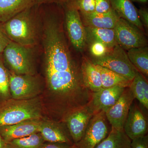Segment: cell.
Listing matches in <instances>:
<instances>
[{
	"mask_svg": "<svg viewBox=\"0 0 148 148\" xmlns=\"http://www.w3.org/2000/svg\"><path fill=\"white\" fill-rule=\"evenodd\" d=\"M46 79L54 105L63 109L86 106L92 92L85 85L79 64L71 54L63 27L64 11L49 5L41 11Z\"/></svg>",
	"mask_w": 148,
	"mask_h": 148,
	"instance_id": "cell-1",
	"label": "cell"
},
{
	"mask_svg": "<svg viewBox=\"0 0 148 148\" xmlns=\"http://www.w3.org/2000/svg\"><path fill=\"white\" fill-rule=\"evenodd\" d=\"M41 19L39 5H35L3 24V27L11 41L33 48L42 38Z\"/></svg>",
	"mask_w": 148,
	"mask_h": 148,
	"instance_id": "cell-2",
	"label": "cell"
},
{
	"mask_svg": "<svg viewBox=\"0 0 148 148\" xmlns=\"http://www.w3.org/2000/svg\"><path fill=\"white\" fill-rule=\"evenodd\" d=\"M42 114L41 104L37 97L27 100L10 98L0 105V127L40 119Z\"/></svg>",
	"mask_w": 148,
	"mask_h": 148,
	"instance_id": "cell-3",
	"label": "cell"
},
{
	"mask_svg": "<svg viewBox=\"0 0 148 148\" xmlns=\"http://www.w3.org/2000/svg\"><path fill=\"white\" fill-rule=\"evenodd\" d=\"M4 64L8 71L16 75L35 74L33 47L11 41L2 53Z\"/></svg>",
	"mask_w": 148,
	"mask_h": 148,
	"instance_id": "cell-4",
	"label": "cell"
},
{
	"mask_svg": "<svg viewBox=\"0 0 148 148\" xmlns=\"http://www.w3.org/2000/svg\"><path fill=\"white\" fill-rule=\"evenodd\" d=\"M92 63L110 69L132 81L138 71L124 49L116 44L102 57L94 58Z\"/></svg>",
	"mask_w": 148,
	"mask_h": 148,
	"instance_id": "cell-5",
	"label": "cell"
},
{
	"mask_svg": "<svg viewBox=\"0 0 148 148\" xmlns=\"http://www.w3.org/2000/svg\"><path fill=\"white\" fill-rule=\"evenodd\" d=\"M69 40L75 50L82 52L86 44V34L74 0L62 5Z\"/></svg>",
	"mask_w": 148,
	"mask_h": 148,
	"instance_id": "cell-6",
	"label": "cell"
},
{
	"mask_svg": "<svg viewBox=\"0 0 148 148\" xmlns=\"http://www.w3.org/2000/svg\"><path fill=\"white\" fill-rule=\"evenodd\" d=\"M108 121L104 112L94 114L88 124L82 138L76 145V148H94L108 136Z\"/></svg>",
	"mask_w": 148,
	"mask_h": 148,
	"instance_id": "cell-7",
	"label": "cell"
},
{
	"mask_svg": "<svg viewBox=\"0 0 148 148\" xmlns=\"http://www.w3.org/2000/svg\"><path fill=\"white\" fill-rule=\"evenodd\" d=\"M8 73L11 98L32 99L36 97L40 92V82L35 75H16L9 71Z\"/></svg>",
	"mask_w": 148,
	"mask_h": 148,
	"instance_id": "cell-8",
	"label": "cell"
},
{
	"mask_svg": "<svg viewBox=\"0 0 148 148\" xmlns=\"http://www.w3.org/2000/svg\"><path fill=\"white\" fill-rule=\"evenodd\" d=\"M113 29L116 44L123 49L129 50L147 45V40L142 31L123 18H118Z\"/></svg>",
	"mask_w": 148,
	"mask_h": 148,
	"instance_id": "cell-9",
	"label": "cell"
},
{
	"mask_svg": "<svg viewBox=\"0 0 148 148\" xmlns=\"http://www.w3.org/2000/svg\"><path fill=\"white\" fill-rule=\"evenodd\" d=\"M135 99L130 88H125L118 101L105 112L112 127L118 130H123L125 122Z\"/></svg>",
	"mask_w": 148,
	"mask_h": 148,
	"instance_id": "cell-10",
	"label": "cell"
},
{
	"mask_svg": "<svg viewBox=\"0 0 148 148\" xmlns=\"http://www.w3.org/2000/svg\"><path fill=\"white\" fill-rule=\"evenodd\" d=\"M94 114L89 103L82 108L73 112L66 118L65 122L75 145L82 138L88 124Z\"/></svg>",
	"mask_w": 148,
	"mask_h": 148,
	"instance_id": "cell-11",
	"label": "cell"
},
{
	"mask_svg": "<svg viewBox=\"0 0 148 148\" xmlns=\"http://www.w3.org/2000/svg\"><path fill=\"white\" fill-rule=\"evenodd\" d=\"M123 130L131 140L147 134V120L141 109L135 103H132L130 106Z\"/></svg>",
	"mask_w": 148,
	"mask_h": 148,
	"instance_id": "cell-12",
	"label": "cell"
},
{
	"mask_svg": "<svg viewBox=\"0 0 148 148\" xmlns=\"http://www.w3.org/2000/svg\"><path fill=\"white\" fill-rule=\"evenodd\" d=\"M40 119L28 120L0 127V136L6 143L39 132Z\"/></svg>",
	"mask_w": 148,
	"mask_h": 148,
	"instance_id": "cell-13",
	"label": "cell"
},
{
	"mask_svg": "<svg viewBox=\"0 0 148 148\" xmlns=\"http://www.w3.org/2000/svg\"><path fill=\"white\" fill-rule=\"evenodd\" d=\"M125 88L114 86L103 88L97 92H92V99L89 103L94 113L101 112H106L118 101Z\"/></svg>",
	"mask_w": 148,
	"mask_h": 148,
	"instance_id": "cell-14",
	"label": "cell"
},
{
	"mask_svg": "<svg viewBox=\"0 0 148 148\" xmlns=\"http://www.w3.org/2000/svg\"><path fill=\"white\" fill-rule=\"evenodd\" d=\"M39 132L45 142L75 145L68 128L55 121H41Z\"/></svg>",
	"mask_w": 148,
	"mask_h": 148,
	"instance_id": "cell-15",
	"label": "cell"
},
{
	"mask_svg": "<svg viewBox=\"0 0 148 148\" xmlns=\"http://www.w3.org/2000/svg\"><path fill=\"white\" fill-rule=\"evenodd\" d=\"M79 13L85 27L113 29L119 18L113 10L106 13Z\"/></svg>",
	"mask_w": 148,
	"mask_h": 148,
	"instance_id": "cell-16",
	"label": "cell"
},
{
	"mask_svg": "<svg viewBox=\"0 0 148 148\" xmlns=\"http://www.w3.org/2000/svg\"><path fill=\"white\" fill-rule=\"evenodd\" d=\"M112 8L118 16L143 31V27L138 15V10L131 0H110Z\"/></svg>",
	"mask_w": 148,
	"mask_h": 148,
	"instance_id": "cell-17",
	"label": "cell"
},
{
	"mask_svg": "<svg viewBox=\"0 0 148 148\" xmlns=\"http://www.w3.org/2000/svg\"><path fill=\"white\" fill-rule=\"evenodd\" d=\"M81 67L84 83L88 89L94 92L103 88L101 74L91 60L84 58Z\"/></svg>",
	"mask_w": 148,
	"mask_h": 148,
	"instance_id": "cell-18",
	"label": "cell"
},
{
	"mask_svg": "<svg viewBox=\"0 0 148 148\" xmlns=\"http://www.w3.org/2000/svg\"><path fill=\"white\" fill-rule=\"evenodd\" d=\"M35 5L34 0H0V22L5 23L22 11Z\"/></svg>",
	"mask_w": 148,
	"mask_h": 148,
	"instance_id": "cell-19",
	"label": "cell"
},
{
	"mask_svg": "<svg viewBox=\"0 0 148 148\" xmlns=\"http://www.w3.org/2000/svg\"><path fill=\"white\" fill-rule=\"evenodd\" d=\"M86 43L97 41L102 43L109 49L117 44L114 29L85 27Z\"/></svg>",
	"mask_w": 148,
	"mask_h": 148,
	"instance_id": "cell-20",
	"label": "cell"
},
{
	"mask_svg": "<svg viewBox=\"0 0 148 148\" xmlns=\"http://www.w3.org/2000/svg\"><path fill=\"white\" fill-rule=\"evenodd\" d=\"M131 143L124 130L112 127L108 136L94 148H131Z\"/></svg>",
	"mask_w": 148,
	"mask_h": 148,
	"instance_id": "cell-21",
	"label": "cell"
},
{
	"mask_svg": "<svg viewBox=\"0 0 148 148\" xmlns=\"http://www.w3.org/2000/svg\"><path fill=\"white\" fill-rule=\"evenodd\" d=\"M96 67L101 74L103 88L120 86L129 87L132 81L110 69L98 65Z\"/></svg>",
	"mask_w": 148,
	"mask_h": 148,
	"instance_id": "cell-22",
	"label": "cell"
},
{
	"mask_svg": "<svg viewBox=\"0 0 148 148\" xmlns=\"http://www.w3.org/2000/svg\"><path fill=\"white\" fill-rule=\"evenodd\" d=\"M130 61L138 72L146 76L148 75V48H135L128 50Z\"/></svg>",
	"mask_w": 148,
	"mask_h": 148,
	"instance_id": "cell-23",
	"label": "cell"
},
{
	"mask_svg": "<svg viewBox=\"0 0 148 148\" xmlns=\"http://www.w3.org/2000/svg\"><path fill=\"white\" fill-rule=\"evenodd\" d=\"M139 102L148 109V83L143 75L137 72L129 87Z\"/></svg>",
	"mask_w": 148,
	"mask_h": 148,
	"instance_id": "cell-24",
	"label": "cell"
},
{
	"mask_svg": "<svg viewBox=\"0 0 148 148\" xmlns=\"http://www.w3.org/2000/svg\"><path fill=\"white\" fill-rule=\"evenodd\" d=\"M45 143L40 132L7 143L8 148H42Z\"/></svg>",
	"mask_w": 148,
	"mask_h": 148,
	"instance_id": "cell-25",
	"label": "cell"
},
{
	"mask_svg": "<svg viewBox=\"0 0 148 148\" xmlns=\"http://www.w3.org/2000/svg\"><path fill=\"white\" fill-rule=\"evenodd\" d=\"M11 98L9 87L8 71L3 62L0 54V105Z\"/></svg>",
	"mask_w": 148,
	"mask_h": 148,
	"instance_id": "cell-26",
	"label": "cell"
},
{
	"mask_svg": "<svg viewBox=\"0 0 148 148\" xmlns=\"http://www.w3.org/2000/svg\"><path fill=\"white\" fill-rule=\"evenodd\" d=\"M75 4L80 13H91L95 12V0H74Z\"/></svg>",
	"mask_w": 148,
	"mask_h": 148,
	"instance_id": "cell-27",
	"label": "cell"
},
{
	"mask_svg": "<svg viewBox=\"0 0 148 148\" xmlns=\"http://www.w3.org/2000/svg\"><path fill=\"white\" fill-rule=\"evenodd\" d=\"M90 44V52L94 58L102 57L110 50L105 45L99 42H92Z\"/></svg>",
	"mask_w": 148,
	"mask_h": 148,
	"instance_id": "cell-28",
	"label": "cell"
},
{
	"mask_svg": "<svg viewBox=\"0 0 148 148\" xmlns=\"http://www.w3.org/2000/svg\"><path fill=\"white\" fill-rule=\"evenodd\" d=\"M95 12L99 13H106L112 10L110 0H95Z\"/></svg>",
	"mask_w": 148,
	"mask_h": 148,
	"instance_id": "cell-29",
	"label": "cell"
},
{
	"mask_svg": "<svg viewBox=\"0 0 148 148\" xmlns=\"http://www.w3.org/2000/svg\"><path fill=\"white\" fill-rule=\"evenodd\" d=\"M131 148H148V135L131 140Z\"/></svg>",
	"mask_w": 148,
	"mask_h": 148,
	"instance_id": "cell-30",
	"label": "cell"
},
{
	"mask_svg": "<svg viewBox=\"0 0 148 148\" xmlns=\"http://www.w3.org/2000/svg\"><path fill=\"white\" fill-rule=\"evenodd\" d=\"M10 41L4 29L3 23L0 22V54L3 53Z\"/></svg>",
	"mask_w": 148,
	"mask_h": 148,
	"instance_id": "cell-31",
	"label": "cell"
},
{
	"mask_svg": "<svg viewBox=\"0 0 148 148\" xmlns=\"http://www.w3.org/2000/svg\"><path fill=\"white\" fill-rule=\"evenodd\" d=\"M138 15L141 23L146 29L148 28V11L147 9L141 8L138 10Z\"/></svg>",
	"mask_w": 148,
	"mask_h": 148,
	"instance_id": "cell-32",
	"label": "cell"
},
{
	"mask_svg": "<svg viewBox=\"0 0 148 148\" xmlns=\"http://www.w3.org/2000/svg\"><path fill=\"white\" fill-rule=\"evenodd\" d=\"M42 148H76L75 145H71L65 143H44Z\"/></svg>",
	"mask_w": 148,
	"mask_h": 148,
	"instance_id": "cell-33",
	"label": "cell"
},
{
	"mask_svg": "<svg viewBox=\"0 0 148 148\" xmlns=\"http://www.w3.org/2000/svg\"><path fill=\"white\" fill-rule=\"evenodd\" d=\"M73 0H34L35 4L40 5L44 4L55 3L63 5Z\"/></svg>",
	"mask_w": 148,
	"mask_h": 148,
	"instance_id": "cell-34",
	"label": "cell"
},
{
	"mask_svg": "<svg viewBox=\"0 0 148 148\" xmlns=\"http://www.w3.org/2000/svg\"><path fill=\"white\" fill-rule=\"evenodd\" d=\"M0 148H8L7 143L1 136H0Z\"/></svg>",
	"mask_w": 148,
	"mask_h": 148,
	"instance_id": "cell-35",
	"label": "cell"
},
{
	"mask_svg": "<svg viewBox=\"0 0 148 148\" xmlns=\"http://www.w3.org/2000/svg\"><path fill=\"white\" fill-rule=\"evenodd\" d=\"M135 1L142 3H146L148 1V0H135Z\"/></svg>",
	"mask_w": 148,
	"mask_h": 148,
	"instance_id": "cell-36",
	"label": "cell"
}]
</instances>
